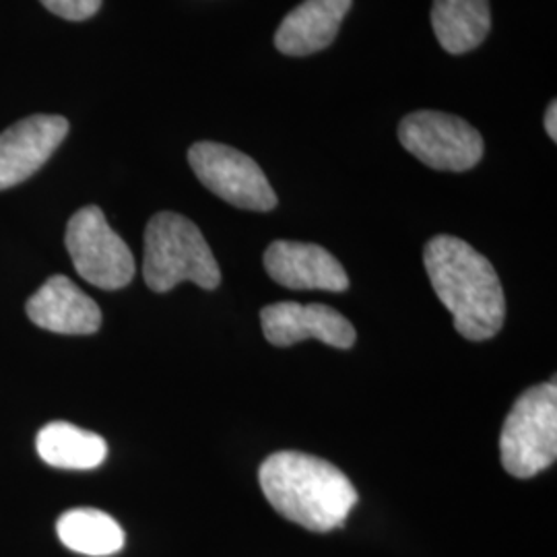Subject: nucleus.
<instances>
[{
  "mask_svg": "<svg viewBox=\"0 0 557 557\" xmlns=\"http://www.w3.org/2000/svg\"><path fill=\"white\" fill-rule=\"evenodd\" d=\"M57 533L64 547L83 556H114L124 547V531L119 522L94 508L64 512L57 522Z\"/></svg>",
  "mask_w": 557,
  "mask_h": 557,
  "instance_id": "2eb2a0df",
  "label": "nucleus"
},
{
  "mask_svg": "<svg viewBox=\"0 0 557 557\" xmlns=\"http://www.w3.org/2000/svg\"><path fill=\"white\" fill-rule=\"evenodd\" d=\"M25 310L36 326L59 335H94L101 326L100 306L64 275L48 278Z\"/></svg>",
  "mask_w": 557,
  "mask_h": 557,
  "instance_id": "9b49d317",
  "label": "nucleus"
},
{
  "mask_svg": "<svg viewBox=\"0 0 557 557\" xmlns=\"http://www.w3.org/2000/svg\"><path fill=\"white\" fill-rule=\"evenodd\" d=\"M143 277L149 289L165 294L182 281L215 289L221 271L199 227L178 213L163 211L153 215L145 230Z\"/></svg>",
  "mask_w": 557,
  "mask_h": 557,
  "instance_id": "7ed1b4c3",
  "label": "nucleus"
},
{
  "mask_svg": "<svg viewBox=\"0 0 557 557\" xmlns=\"http://www.w3.org/2000/svg\"><path fill=\"white\" fill-rule=\"evenodd\" d=\"M354 0H304L281 21L275 46L287 57H310L329 48L337 38L341 21Z\"/></svg>",
  "mask_w": 557,
  "mask_h": 557,
  "instance_id": "f8f14e48",
  "label": "nucleus"
},
{
  "mask_svg": "<svg viewBox=\"0 0 557 557\" xmlns=\"http://www.w3.org/2000/svg\"><path fill=\"white\" fill-rule=\"evenodd\" d=\"M69 135V120L36 114L0 135V190L34 176Z\"/></svg>",
  "mask_w": 557,
  "mask_h": 557,
  "instance_id": "1a4fd4ad",
  "label": "nucleus"
},
{
  "mask_svg": "<svg viewBox=\"0 0 557 557\" xmlns=\"http://www.w3.org/2000/svg\"><path fill=\"white\" fill-rule=\"evenodd\" d=\"M259 481L264 498L281 517L314 533L343 527L358 504V492L341 469L296 450L267 458Z\"/></svg>",
  "mask_w": 557,
  "mask_h": 557,
  "instance_id": "f03ea898",
  "label": "nucleus"
},
{
  "mask_svg": "<svg viewBox=\"0 0 557 557\" xmlns=\"http://www.w3.org/2000/svg\"><path fill=\"white\" fill-rule=\"evenodd\" d=\"M423 264L462 337L487 341L498 335L506 319V299L490 260L465 239L436 236L425 244Z\"/></svg>",
  "mask_w": 557,
  "mask_h": 557,
  "instance_id": "f257e3e1",
  "label": "nucleus"
},
{
  "mask_svg": "<svg viewBox=\"0 0 557 557\" xmlns=\"http://www.w3.org/2000/svg\"><path fill=\"white\" fill-rule=\"evenodd\" d=\"M545 131L552 140H557V101H552L545 112Z\"/></svg>",
  "mask_w": 557,
  "mask_h": 557,
  "instance_id": "f3484780",
  "label": "nucleus"
},
{
  "mask_svg": "<svg viewBox=\"0 0 557 557\" xmlns=\"http://www.w3.org/2000/svg\"><path fill=\"white\" fill-rule=\"evenodd\" d=\"M66 250L87 283L114 292L135 277V257L96 205L79 209L66 225Z\"/></svg>",
  "mask_w": 557,
  "mask_h": 557,
  "instance_id": "39448f33",
  "label": "nucleus"
},
{
  "mask_svg": "<svg viewBox=\"0 0 557 557\" xmlns=\"http://www.w3.org/2000/svg\"><path fill=\"white\" fill-rule=\"evenodd\" d=\"M504 469L518 479L535 478L557 457V386L545 382L517 398L499 436Z\"/></svg>",
  "mask_w": 557,
  "mask_h": 557,
  "instance_id": "20e7f679",
  "label": "nucleus"
},
{
  "mask_svg": "<svg viewBox=\"0 0 557 557\" xmlns=\"http://www.w3.org/2000/svg\"><path fill=\"white\" fill-rule=\"evenodd\" d=\"M260 324L264 338L275 347H289L306 338H319L337 349H349L356 343L354 324L324 304H271L260 312Z\"/></svg>",
  "mask_w": 557,
  "mask_h": 557,
  "instance_id": "6e6552de",
  "label": "nucleus"
},
{
  "mask_svg": "<svg viewBox=\"0 0 557 557\" xmlns=\"http://www.w3.org/2000/svg\"><path fill=\"white\" fill-rule=\"evenodd\" d=\"M432 27L446 52H471L492 29L490 0H434Z\"/></svg>",
  "mask_w": 557,
  "mask_h": 557,
  "instance_id": "ddd939ff",
  "label": "nucleus"
},
{
  "mask_svg": "<svg viewBox=\"0 0 557 557\" xmlns=\"http://www.w3.org/2000/svg\"><path fill=\"white\" fill-rule=\"evenodd\" d=\"M41 4L62 20L83 21L100 11L101 0H41Z\"/></svg>",
  "mask_w": 557,
  "mask_h": 557,
  "instance_id": "dca6fc26",
  "label": "nucleus"
},
{
  "mask_svg": "<svg viewBox=\"0 0 557 557\" xmlns=\"http://www.w3.org/2000/svg\"><path fill=\"white\" fill-rule=\"evenodd\" d=\"M264 269L287 289L345 292L349 287L341 262L317 244L277 239L264 252Z\"/></svg>",
  "mask_w": 557,
  "mask_h": 557,
  "instance_id": "9d476101",
  "label": "nucleus"
},
{
  "mask_svg": "<svg viewBox=\"0 0 557 557\" xmlns=\"http://www.w3.org/2000/svg\"><path fill=\"white\" fill-rule=\"evenodd\" d=\"M197 178L220 199L246 211H273L277 195L259 163L234 147L202 140L188 151Z\"/></svg>",
  "mask_w": 557,
  "mask_h": 557,
  "instance_id": "0eeeda50",
  "label": "nucleus"
},
{
  "mask_svg": "<svg viewBox=\"0 0 557 557\" xmlns=\"http://www.w3.org/2000/svg\"><path fill=\"white\" fill-rule=\"evenodd\" d=\"M400 145L440 172H467L483 158V139L467 120L434 110L407 114L398 124Z\"/></svg>",
  "mask_w": 557,
  "mask_h": 557,
  "instance_id": "423d86ee",
  "label": "nucleus"
},
{
  "mask_svg": "<svg viewBox=\"0 0 557 557\" xmlns=\"http://www.w3.org/2000/svg\"><path fill=\"white\" fill-rule=\"evenodd\" d=\"M41 460L57 469H96L108 457L106 440L69 421L44 425L36 438Z\"/></svg>",
  "mask_w": 557,
  "mask_h": 557,
  "instance_id": "4468645a",
  "label": "nucleus"
}]
</instances>
